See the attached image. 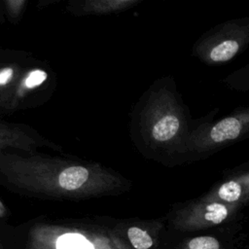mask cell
I'll use <instances>...</instances> for the list:
<instances>
[{
  "instance_id": "cell-1",
  "label": "cell",
  "mask_w": 249,
  "mask_h": 249,
  "mask_svg": "<svg viewBox=\"0 0 249 249\" xmlns=\"http://www.w3.org/2000/svg\"><path fill=\"white\" fill-rule=\"evenodd\" d=\"M0 183L39 197L87 199L130 189L131 182L100 163L36 153H0Z\"/></svg>"
},
{
  "instance_id": "cell-2",
  "label": "cell",
  "mask_w": 249,
  "mask_h": 249,
  "mask_svg": "<svg viewBox=\"0 0 249 249\" xmlns=\"http://www.w3.org/2000/svg\"><path fill=\"white\" fill-rule=\"evenodd\" d=\"M206 118H193L172 76L159 78L135 107L134 142L143 156L162 165L191 163L190 139Z\"/></svg>"
},
{
  "instance_id": "cell-3",
  "label": "cell",
  "mask_w": 249,
  "mask_h": 249,
  "mask_svg": "<svg viewBox=\"0 0 249 249\" xmlns=\"http://www.w3.org/2000/svg\"><path fill=\"white\" fill-rule=\"evenodd\" d=\"M48 66L26 53L0 49V114L36 106L51 90Z\"/></svg>"
},
{
  "instance_id": "cell-4",
  "label": "cell",
  "mask_w": 249,
  "mask_h": 249,
  "mask_svg": "<svg viewBox=\"0 0 249 249\" xmlns=\"http://www.w3.org/2000/svg\"><path fill=\"white\" fill-rule=\"evenodd\" d=\"M26 249L132 248L116 228L80 223H38L28 231Z\"/></svg>"
},
{
  "instance_id": "cell-5",
  "label": "cell",
  "mask_w": 249,
  "mask_h": 249,
  "mask_svg": "<svg viewBox=\"0 0 249 249\" xmlns=\"http://www.w3.org/2000/svg\"><path fill=\"white\" fill-rule=\"evenodd\" d=\"M219 108L207 113L205 122L189 142L190 162L204 160L235 143L249 139V105L237 107L215 120Z\"/></svg>"
},
{
  "instance_id": "cell-6",
  "label": "cell",
  "mask_w": 249,
  "mask_h": 249,
  "mask_svg": "<svg viewBox=\"0 0 249 249\" xmlns=\"http://www.w3.org/2000/svg\"><path fill=\"white\" fill-rule=\"evenodd\" d=\"M249 47V17L220 22L193 45L192 55L207 66L227 64Z\"/></svg>"
},
{
  "instance_id": "cell-7",
  "label": "cell",
  "mask_w": 249,
  "mask_h": 249,
  "mask_svg": "<svg viewBox=\"0 0 249 249\" xmlns=\"http://www.w3.org/2000/svg\"><path fill=\"white\" fill-rule=\"evenodd\" d=\"M243 207L230 205L199 196L174 205L168 215L172 227L182 232L213 228L234 219Z\"/></svg>"
},
{
  "instance_id": "cell-8",
  "label": "cell",
  "mask_w": 249,
  "mask_h": 249,
  "mask_svg": "<svg viewBox=\"0 0 249 249\" xmlns=\"http://www.w3.org/2000/svg\"><path fill=\"white\" fill-rule=\"evenodd\" d=\"M203 197L230 205L244 207L249 203V161L222 171V176Z\"/></svg>"
},
{
  "instance_id": "cell-9",
  "label": "cell",
  "mask_w": 249,
  "mask_h": 249,
  "mask_svg": "<svg viewBox=\"0 0 249 249\" xmlns=\"http://www.w3.org/2000/svg\"><path fill=\"white\" fill-rule=\"evenodd\" d=\"M44 147L61 151L59 146L41 135L31 126L0 120V153L11 150L35 153L39 148Z\"/></svg>"
},
{
  "instance_id": "cell-10",
  "label": "cell",
  "mask_w": 249,
  "mask_h": 249,
  "mask_svg": "<svg viewBox=\"0 0 249 249\" xmlns=\"http://www.w3.org/2000/svg\"><path fill=\"white\" fill-rule=\"evenodd\" d=\"M163 223L160 220L124 223L116 229L132 249H153L157 246Z\"/></svg>"
},
{
  "instance_id": "cell-11",
  "label": "cell",
  "mask_w": 249,
  "mask_h": 249,
  "mask_svg": "<svg viewBox=\"0 0 249 249\" xmlns=\"http://www.w3.org/2000/svg\"><path fill=\"white\" fill-rule=\"evenodd\" d=\"M142 0H74L66 6V11L76 17L103 16L130 10Z\"/></svg>"
},
{
  "instance_id": "cell-12",
  "label": "cell",
  "mask_w": 249,
  "mask_h": 249,
  "mask_svg": "<svg viewBox=\"0 0 249 249\" xmlns=\"http://www.w3.org/2000/svg\"><path fill=\"white\" fill-rule=\"evenodd\" d=\"M221 82L230 89L249 92V62L223 77Z\"/></svg>"
},
{
  "instance_id": "cell-13",
  "label": "cell",
  "mask_w": 249,
  "mask_h": 249,
  "mask_svg": "<svg viewBox=\"0 0 249 249\" xmlns=\"http://www.w3.org/2000/svg\"><path fill=\"white\" fill-rule=\"evenodd\" d=\"M175 249H222V245L214 235H198L183 240Z\"/></svg>"
},
{
  "instance_id": "cell-14",
  "label": "cell",
  "mask_w": 249,
  "mask_h": 249,
  "mask_svg": "<svg viewBox=\"0 0 249 249\" xmlns=\"http://www.w3.org/2000/svg\"><path fill=\"white\" fill-rule=\"evenodd\" d=\"M4 10L8 20L13 23L17 24L19 22L25 7L27 5L26 0H4L3 1Z\"/></svg>"
},
{
  "instance_id": "cell-15",
  "label": "cell",
  "mask_w": 249,
  "mask_h": 249,
  "mask_svg": "<svg viewBox=\"0 0 249 249\" xmlns=\"http://www.w3.org/2000/svg\"><path fill=\"white\" fill-rule=\"evenodd\" d=\"M7 215H8V209L4 204V202L0 199V219L6 218Z\"/></svg>"
},
{
  "instance_id": "cell-16",
  "label": "cell",
  "mask_w": 249,
  "mask_h": 249,
  "mask_svg": "<svg viewBox=\"0 0 249 249\" xmlns=\"http://www.w3.org/2000/svg\"><path fill=\"white\" fill-rule=\"evenodd\" d=\"M0 249H4V248H3V245H2V243H1V241H0Z\"/></svg>"
}]
</instances>
